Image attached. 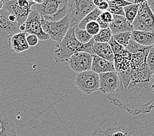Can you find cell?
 Here are the masks:
<instances>
[{
    "mask_svg": "<svg viewBox=\"0 0 154 136\" xmlns=\"http://www.w3.org/2000/svg\"><path fill=\"white\" fill-rule=\"evenodd\" d=\"M101 11L100 10H98L97 7L93 11H92L90 13H89L87 15L83 18V20L79 24L78 26V28L82 29V30H85V25L89 23L91 21H96L98 20L99 18V16L101 14Z\"/></svg>",
    "mask_w": 154,
    "mask_h": 136,
    "instance_id": "obj_23",
    "label": "cell"
},
{
    "mask_svg": "<svg viewBox=\"0 0 154 136\" xmlns=\"http://www.w3.org/2000/svg\"><path fill=\"white\" fill-rule=\"evenodd\" d=\"M131 39L142 46L150 47L153 45V32L133 30L131 32Z\"/></svg>",
    "mask_w": 154,
    "mask_h": 136,
    "instance_id": "obj_19",
    "label": "cell"
},
{
    "mask_svg": "<svg viewBox=\"0 0 154 136\" xmlns=\"http://www.w3.org/2000/svg\"><path fill=\"white\" fill-rule=\"evenodd\" d=\"M96 7L91 0L68 1L67 16L70 28H76L88 14Z\"/></svg>",
    "mask_w": 154,
    "mask_h": 136,
    "instance_id": "obj_4",
    "label": "cell"
},
{
    "mask_svg": "<svg viewBox=\"0 0 154 136\" xmlns=\"http://www.w3.org/2000/svg\"><path fill=\"white\" fill-rule=\"evenodd\" d=\"M108 43L109 44V47L111 48L113 55L122 54L124 51V50L125 49V48H124L123 46L119 45L118 43L115 41V39H113V36L112 37V38Z\"/></svg>",
    "mask_w": 154,
    "mask_h": 136,
    "instance_id": "obj_29",
    "label": "cell"
},
{
    "mask_svg": "<svg viewBox=\"0 0 154 136\" xmlns=\"http://www.w3.org/2000/svg\"><path fill=\"white\" fill-rule=\"evenodd\" d=\"M24 24L25 26L24 32L26 34L35 35L39 41H44L50 39L49 36L43 30L41 24V17L36 11L31 10L30 13Z\"/></svg>",
    "mask_w": 154,
    "mask_h": 136,
    "instance_id": "obj_10",
    "label": "cell"
},
{
    "mask_svg": "<svg viewBox=\"0 0 154 136\" xmlns=\"http://www.w3.org/2000/svg\"><path fill=\"white\" fill-rule=\"evenodd\" d=\"M92 64H91V70L97 74L105 73L108 72L116 71L113 63L106 60L97 56L93 54L92 56Z\"/></svg>",
    "mask_w": 154,
    "mask_h": 136,
    "instance_id": "obj_13",
    "label": "cell"
},
{
    "mask_svg": "<svg viewBox=\"0 0 154 136\" xmlns=\"http://www.w3.org/2000/svg\"><path fill=\"white\" fill-rule=\"evenodd\" d=\"M92 49L93 54L109 62H113L114 55L108 43H97L93 41Z\"/></svg>",
    "mask_w": 154,
    "mask_h": 136,
    "instance_id": "obj_17",
    "label": "cell"
},
{
    "mask_svg": "<svg viewBox=\"0 0 154 136\" xmlns=\"http://www.w3.org/2000/svg\"><path fill=\"white\" fill-rule=\"evenodd\" d=\"M109 28L110 29L113 35L119 33L133 30V26L128 23L125 17L119 15H113V20L109 24Z\"/></svg>",
    "mask_w": 154,
    "mask_h": 136,
    "instance_id": "obj_14",
    "label": "cell"
},
{
    "mask_svg": "<svg viewBox=\"0 0 154 136\" xmlns=\"http://www.w3.org/2000/svg\"><path fill=\"white\" fill-rule=\"evenodd\" d=\"M131 54L126 49L120 54H115L113 57V65L117 73L124 72L131 69L130 61Z\"/></svg>",
    "mask_w": 154,
    "mask_h": 136,
    "instance_id": "obj_16",
    "label": "cell"
},
{
    "mask_svg": "<svg viewBox=\"0 0 154 136\" xmlns=\"http://www.w3.org/2000/svg\"><path fill=\"white\" fill-rule=\"evenodd\" d=\"M107 11L109 12L113 15H119L124 17V11L122 7H117L114 6H109Z\"/></svg>",
    "mask_w": 154,
    "mask_h": 136,
    "instance_id": "obj_33",
    "label": "cell"
},
{
    "mask_svg": "<svg viewBox=\"0 0 154 136\" xmlns=\"http://www.w3.org/2000/svg\"><path fill=\"white\" fill-rule=\"evenodd\" d=\"M26 35L25 32H20L11 37L9 43L14 52L20 53L29 49L30 47L26 41Z\"/></svg>",
    "mask_w": 154,
    "mask_h": 136,
    "instance_id": "obj_15",
    "label": "cell"
},
{
    "mask_svg": "<svg viewBox=\"0 0 154 136\" xmlns=\"http://www.w3.org/2000/svg\"><path fill=\"white\" fill-rule=\"evenodd\" d=\"M90 136H111V128H107L106 130H102L100 128L95 130ZM125 136H133L131 132L127 131Z\"/></svg>",
    "mask_w": 154,
    "mask_h": 136,
    "instance_id": "obj_30",
    "label": "cell"
},
{
    "mask_svg": "<svg viewBox=\"0 0 154 136\" xmlns=\"http://www.w3.org/2000/svg\"><path fill=\"white\" fill-rule=\"evenodd\" d=\"M92 59V55L87 53L80 52L73 54L67 62L73 71L79 73L91 70Z\"/></svg>",
    "mask_w": 154,
    "mask_h": 136,
    "instance_id": "obj_11",
    "label": "cell"
},
{
    "mask_svg": "<svg viewBox=\"0 0 154 136\" xmlns=\"http://www.w3.org/2000/svg\"><path fill=\"white\" fill-rule=\"evenodd\" d=\"M0 136H17L16 126L9 119L0 115Z\"/></svg>",
    "mask_w": 154,
    "mask_h": 136,
    "instance_id": "obj_20",
    "label": "cell"
},
{
    "mask_svg": "<svg viewBox=\"0 0 154 136\" xmlns=\"http://www.w3.org/2000/svg\"><path fill=\"white\" fill-rule=\"evenodd\" d=\"M0 94H1V91H0Z\"/></svg>",
    "mask_w": 154,
    "mask_h": 136,
    "instance_id": "obj_38",
    "label": "cell"
},
{
    "mask_svg": "<svg viewBox=\"0 0 154 136\" xmlns=\"http://www.w3.org/2000/svg\"><path fill=\"white\" fill-rule=\"evenodd\" d=\"M107 98L112 104L132 115L149 113L154 105V78L146 81L131 79L126 89L119 83L118 89Z\"/></svg>",
    "mask_w": 154,
    "mask_h": 136,
    "instance_id": "obj_1",
    "label": "cell"
},
{
    "mask_svg": "<svg viewBox=\"0 0 154 136\" xmlns=\"http://www.w3.org/2000/svg\"><path fill=\"white\" fill-rule=\"evenodd\" d=\"M41 24L43 32L54 41L60 42L70 28L68 17L66 16L58 21H47L41 18Z\"/></svg>",
    "mask_w": 154,
    "mask_h": 136,
    "instance_id": "obj_5",
    "label": "cell"
},
{
    "mask_svg": "<svg viewBox=\"0 0 154 136\" xmlns=\"http://www.w3.org/2000/svg\"><path fill=\"white\" fill-rule=\"evenodd\" d=\"M108 7H109V5L107 1H100V3H99V5L97 8L98 10H100L101 12H103V11H106L108 10Z\"/></svg>",
    "mask_w": 154,
    "mask_h": 136,
    "instance_id": "obj_35",
    "label": "cell"
},
{
    "mask_svg": "<svg viewBox=\"0 0 154 136\" xmlns=\"http://www.w3.org/2000/svg\"><path fill=\"white\" fill-rule=\"evenodd\" d=\"M146 69L150 72L154 73V47H151L149 52L146 57Z\"/></svg>",
    "mask_w": 154,
    "mask_h": 136,
    "instance_id": "obj_28",
    "label": "cell"
},
{
    "mask_svg": "<svg viewBox=\"0 0 154 136\" xmlns=\"http://www.w3.org/2000/svg\"><path fill=\"white\" fill-rule=\"evenodd\" d=\"M113 36L110 29L109 28L100 29L98 34L93 37V39L97 43H108Z\"/></svg>",
    "mask_w": 154,
    "mask_h": 136,
    "instance_id": "obj_22",
    "label": "cell"
},
{
    "mask_svg": "<svg viewBox=\"0 0 154 136\" xmlns=\"http://www.w3.org/2000/svg\"><path fill=\"white\" fill-rule=\"evenodd\" d=\"M20 32L16 18L4 9L0 10V38L9 41L11 37Z\"/></svg>",
    "mask_w": 154,
    "mask_h": 136,
    "instance_id": "obj_9",
    "label": "cell"
},
{
    "mask_svg": "<svg viewBox=\"0 0 154 136\" xmlns=\"http://www.w3.org/2000/svg\"><path fill=\"white\" fill-rule=\"evenodd\" d=\"M100 30V26L97 23L96 21H91L88 23L85 27V30L90 35L94 37L96 35Z\"/></svg>",
    "mask_w": 154,
    "mask_h": 136,
    "instance_id": "obj_27",
    "label": "cell"
},
{
    "mask_svg": "<svg viewBox=\"0 0 154 136\" xmlns=\"http://www.w3.org/2000/svg\"><path fill=\"white\" fill-rule=\"evenodd\" d=\"M149 50L150 49L144 51V52L131 54L130 61L131 73L139 71L146 69V57L149 52Z\"/></svg>",
    "mask_w": 154,
    "mask_h": 136,
    "instance_id": "obj_18",
    "label": "cell"
},
{
    "mask_svg": "<svg viewBox=\"0 0 154 136\" xmlns=\"http://www.w3.org/2000/svg\"><path fill=\"white\" fill-rule=\"evenodd\" d=\"M99 90L104 94H110L118 89L119 80L116 71L99 74Z\"/></svg>",
    "mask_w": 154,
    "mask_h": 136,
    "instance_id": "obj_12",
    "label": "cell"
},
{
    "mask_svg": "<svg viewBox=\"0 0 154 136\" xmlns=\"http://www.w3.org/2000/svg\"><path fill=\"white\" fill-rule=\"evenodd\" d=\"M26 41L29 47H34L38 45V43L39 42V39L37 37L34 35L27 34Z\"/></svg>",
    "mask_w": 154,
    "mask_h": 136,
    "instance_id": "obj_34",
    "label": "cell"
},
{
    "mask_svg": "<svg viewBox=\"0 0 154 136\" xmlns=\"http://www.w3.org/2000/svg\"><path fill=\"white\" fill-rule=\"evenodd\" d=\"M140 4H134V3H132V4L127 5L123 8L125 14L124 17L126 18L128 23L131 25L137 15Z\"/></svg>",
    "mask_w": 154,
    "mask_h": 136,
    "instance_id": "obj_21",
    "label": "cell"
},
{
    "mask_svg": "<svg viewBox=\"0 0 154 136\" xmlns=\"http://www.w3.org/2000/svg\"><path fill=\"white\" fill-rule=\"evenodd\" d=\"M67 5L68 1L44 0L41 4H35L32 2L31 10L36 11L44 20L58 21L66 16Z\"/></svg>",
    "mask_w": 154,
    "mask_h": 136,
    "instance_id": "obj_3",
    "label": "cell"
},
{
    "mask_svg": "<svg viewBox=\"0 0 154 136\" xmlns=\"http://www.w3.org/2000/svg\"><path fill=\"white\" fill-rule=\"evenodd\" d=\"M32 1L26 0H11L5 1L3 8L16 18L18 24H23L31 11Z\"/></svg>",
    "mask_w": 154,
    "mask_h": 136,
    "instance_id": "obj_7",
    "label": "cell"
},
{
    "mask_svg": "<svg viewBox=\"0 0 154 136\" xmlns=\"http://www.w3.org/2000/svg\"><path fill=\"white\" fill-rule=\"evenodd\" d=\"M74 35L78 41L82 44L89 43L93 39V37L88 34L85 30H82L78 27L74 28Z\"/></svg>",
    "mask_w": 154,
    "mask_h": 136,
    "instance_id": "obj_24",
    "label": "cell"
},
{
    "mask_svg": "<svg viewBox=\"0 0 154 136\" xmlns=\"http://www.w3.org/2000/svg\"><path fill=\"white\" fill-rule=\"evenodd\" d=\"M153 13L148 7L147 1H142L139 6L137 15L132 24L133 30L153 32Z\"/></svg>",
    "mask_w": 154,
    "mask_h": 136,
    "instance_id": "obj_6",
    "label": "cell"
},
{
    "mask_svg": "<svg viewBox=\"0 0 154 136\" xmlns=\"http://www.w3.org/2000/svg\"><path fill=\"white\" fill-rule=\"evenodd\" d=\"M74 28H69L64 38L57 43L56 49L54 50V59L57 64L67 62L69 58L76 53L84 52L92 56L93 55L92 49L93 39H91L87 44L80 43L75 38Z\"/></svg>",
    "mask_w": 154,
    "mask_h": 136,
    "instance_id": "obj_2",
    "label": "cell"
},
{
    "mask_svg": "<svg viewBox=\"0 0 154 136\" xmlns=\"http://www.w3.org/2000/svg\"><path fill=\"white\" fill-rule=\"evenodd\" d=\"M75 84L78 89L86 95H90L99 90V76L91 70L77 74Z\"/></svg>",
    "mask_w": 154,
    "mask_h": 136,
    "instance_id": "obj_8",
    "label": "cell"
},
{
    "mask_svg": "<svg viewBox=\"0 0 154 136\" xmlns=\"http://www.w3.org/2000/svg\"><path fill=\"white\" fill-rule=\"evenodd\" d=\"M152 46L150 47L142 46L136 42H134L132 39H131L129 44H128V45L126 47L125 49L129 51V52L131 53V54H137L139 53L144 52V51L150 49V48H151Z\"/></svg>",
    "mask_w": 154,
    "mask_h": 136,
    "instance_id": "obj_26",
    "label": "cell"
},
{
    "mask_svg": "<svg viewBox=\"0 0 154 136\" xmlns=\"http://www.w3.org/2000/svg\"><path fill=\"white\" fill-rule=\"evenodd\" d=\"M113 38L119 45L123 46L124 48H126L131 40V32L119 33V34L113 35Z\"/></svg>",
    "mask_w": 154,
    "mask_h": 136,
    "instance_id": "obj_25",
    "label": "cell"
},
{
    "mask_svg": "<svg viewBox=\"0 0 154 136\" xmlns=\"http://www.w3.org/2000/svg\"><path fill=\"white\" fill-rule=\"evenodd\" d=\"M4 3H5V1H3V0H0V10H2L3 8Z\"/></svg>",
    "mask_w": 154,
    "mask_h": 136,
    "instance_id": "obj_37",
    "label": "cell"
},
{
    "mask_svg": "<svg viewBox=\"0 0 154 136\" xmlns=\"http://www.w3.org/2000/svg\"><path fill=\"white\" fill-rule=\"evenodd\" d=\"M99 18L102 23L109 25L113 20V14L106 11L102 12Z\"/></svg>",
    "mask_w": 154,
    "mask_h": 136,
    "instance_id": "obj_31",
    "label": "cell"
},
{
    "mask_svg": "<svg viewBox=\"0 0 154 136\" xmlns=\"http://www.w3.org/2000/svg\"><path fill=\"white\" fill-rule=\"evenodd\" d=\"M109 6H114L117 7H123L127 5L132 4V2H127V1H114V0H111V1H107Z\"/></svg>",
    "mask_w": 154,
    "mask_h": 136,
    "instance_id": "obj_32",
    "label": "cell"
},
{
    "mask_svg": "<svg viewBox=\"0 0 154 136\" xmlns=\"http://www.w3.org/2000/svg\"><path fill=\"white\" fill-rule=\"evenodd\" d=\"M148 5L149 7V9H151L152 11L154 12V0H148L147 1Z\"/></svg>",
    "mask_w": 154,
    "mask_h": 136,
    "instance_id": "obj_36",
    "label": "cell"
}]
</instances>
